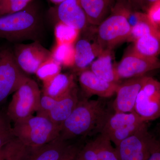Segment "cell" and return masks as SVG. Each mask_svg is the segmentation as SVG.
Here are the masks:
<instances>
[{"mask_svg":"<svg viewBox=\"0 0 160 160\" xmlns=\"http://www.w3.org/2000/svg\"><path fill=\"white\" fill-rule=\"evenodd\" d=\"M29 5L22 11L0 16V38L12 42H39L42 22L37 11Z\"/></svg>","mask_w":160,"mask_h":160,"instance_id":"2","label":"cell"},{"mask_svg":"<svg viewBox=\"0 0 160 160\" xmlns=\"http://www.w3.org/2000/svg\"><path fill=\"white\" fill-rule=\"evenodd\" d=\"M97 154V145L94 138L81 147L77 160H98Z\"/></svg>","mask_w":160,"mask_h":160,"instance_id":"29","label":"cell"},{"mask_svg":"<svg viewBox=\"0 0 160 160\" xmlns=\"http://www.w3.org/2000/svg\"><path fill=\"white\" fill-rule=\"evenodd\" d=\"M159 0H129L128 3L132 9L146 12L150 6Z\"/></svg>","mask_w":160,"mask_h":160,"instance_id":"34","label":"cell"},{"mask_svg":"<svg viewBox=\"0 0 160 160\" xmlns=\"http://www.w3.org/2000/svg\"><path fill=\"white\" fill-rule=\"evenodd\" d=\"M131 31L122 5L116 2L110 14L97 26L95 41L104 51L112 50L115 47L127 41Z\"/></svg>","mask_w":160,"mask_h":160,"instance_id":"4","label":"cell"},{"mask_svg":"<svg viewBox=\"0 0 160 160\" xmlns=\"http://www.w3.org/2000/svg\"><path fill=\"white\" fill-rule=\"evenodd\" d=\"M79 99L78 89L76 85L67 94L57 100L54 106L45 116L61 126L71 114Z\"/></svg>","mask_w":160,"mask_h":160,"instance_id":"16","label":"cell"},{"mask_svg":"<svg viewBox=\"0 0 160 160\" xmlns=\"http://www.w3.org/2000/svg\"><path fill=\"white\" fill-rule=\"evenodd\" d=\"M160 69V59L158 58L144 57L132 50L120 62L115 64L116 73L120 82L148 75L151 72Z\"/></svg>","mask_w":160,"mask_h":160,"instance_id":"10","label":"cell"},{"mask_svg":"<svg viewBox=\"0 0 160 160\" xmlns=\"http://www.w3.org/2000/svg\"><path fill=\"white\" fill-rule=\"evenodd\" d=\"M52 3L56 4V5H59L60 3L63 2H65L67 0H50Z\"/></svg>","mask_w":160,"mask_h":160,"instance_id":"36","label":"cell"},{"mask_svg":"<svg viewBox=\"0 0 160 160\" xmlns=\"http://www.w3.org/2000/svg\"><path fill=\"white\" fill-rule=\"evenodd\" d=\"M79 82L85 98L89 99L94 95L102 98L111 97L115 94L119 84L106 82L88 69L80 72Z\"/></svg>","mask_w":160,"mask_h":160,"instance_id":"13","label":"cell"},{"mask_svg":"<svg viewBox=\"0 0 160 160\" xmlns=\"http://www.w3.org/2000/svg\"><path fill=\"white\" fill-rule=\"evenodd\" d=\"M146 125L135 111L114 112L106 120L100 133L108 138L116 146Z\"/></svg>","mask_w":160,"mask_h":160,"instance_id":"7","label":"cell"},{"mask_svg":"<svg viewBox=\"0 0 160 160\" xmlns=\"http://www.w3.org/2000/svg\"><path fill=\"white\" fill-rule=\"evenodd\" d=\"M83 9L91 17L104 18L111 13L116 0H81Z\"/></svg>","mask_w":160,"mask_h":160,"instance_id":"21","label":"cell"},{"mask_svg":"<svg viewBox=\"0 0 160 160\" xmlns=\"http://www.w3.org/2000/svg\"><path fill=\"white\" fill-rule=\"evenodd\" d=\"M129 0H116V2H126L128 3Z\"/></svg>","mask_w":160,"mask_h":160,"instance_id":"38","label":"cell"},{"mask_svg":"<svg viewBox=\"0 0 160 160\" xmlns=\"http://www.w3.org/2000/svg\"><path fill=\"white\" fill-rule=\"evenodd\" d=\"M51 52L52 58L62 66L73 67L74 66V44H56Z\"/></svg>","mask_w":160,"mask_h":160,"instance_id":"22","label":"cell"},{"mask_svg":"<svg viewBox=\"0 0 160 160\" xmlns=\"http://www.w3.org/2000/svg\"><path fill=\"white\" fill-rule=\"evenodd\" d=\"M134 111L145 122L160 118V81L146 77L137 98Z\"/></svg>","mask_w":160,"mask_h":160,"instance_id":"8","label":"cell"},{"mask_svg":"<svg viewBox=\"0 0 160 160\" xmlns=\"http://www.w3.org/2000/svg\"><path fill=\"white\" fill-rule=\"evenodd\" d=\"M147 125L115 146L119 160H147L158 143Z\"/></svg>","mask_w":160,"mask_h":160,"instance_id":"6","label":"cell"},{"mask_svg":"<svg viewBox=\"0 0 160 160\" xmlns=\"http://www.w3.org/2000/svg\"><path fill=\"white\" fill-rule=\"evenodd\" d=\"M159 127H158V129H159V133H160V123H159Z\"/></svg>","mask_w":160,"mask_h":160,"instance_id":"39","label":"cell"},{"mask_svg":"<svg viewBox=\"0 0 160 160\" xmlns=\"http://www.w3.org/2000/svg\"><path fill=\"white\" fill-rule=\"evenodd\" d=\"M133 52L147 58H156L160 54V32L149 33L134 42Z\"/></svg>","mask_w":160,"mask_h":160,"instance_id":"20","label":"cell"},{"mask_svg":"<svg viewBox=\"0 0 160 160\" xmlns=\"http://www.w3.org/2000/svg\"><path fill=\"white\" fill-rule=\"evenodd\" d=\"M78 143L68 145L58 160H77L81 148Z\"/></svg>","mask_w":160,"mask_h":160,"instance_id":"33","label":"cell"},{"mask_svg":"<svg viewBox=\"0 0 160 160\" xmlns=\"http://www.w3.org/2000/svg\"><path fill=\"white\" fill-rule=\"evenodd\" d=\"M58 22H62L81 31L89 25L80 0H67L58 5L54 10Z\"/></svg>","mask_w":160,"mask_h":160,"instance_id":"14","label":"cell"},{"mask_svg":"<svg viewBox=\"0 0 160 160\" xmlns=\"http://www.w3.org/2000/svg\"><path fill=\"white\" fill-rule=\"evenodd\" d=\"M62 66L52 57L43 63L35 74L42 82L52 78L61 72Z\"/></svg>","mask_w":160,"mask_h":160,"instance_id":"27","label":"cell"},{"mask_svg":"<svg viewBox=\"0 0 160 160\" xmlns=\"http://www.w3.org/2000/svg\"><path fill=\"white\" fill-rule=\"evenodd\" d=\"M105 98L79 99L76 107L61 125L60 137L67 141L81 137L97 135L112 113Z\"/></svg>","mask_w":160,"mask_h":160,"instance_id":"1","label":"cell"},{"mask_svg":"<svg viewBox=\"0 0 160 160\" xmlns=\"http://www.w3.org/2000/svg\"><path fill=\"white\" fill-rule=\"evenodd\" d=\"M61 126L45 116L32 115L14 123L15 137L30 150L50 142L60 136Z\"/></svg>","mask_w":160,"mask_h":160,"instance_id":"3","label":"cell"},{"mask_svg":"<svg viewBox=\"0 0 160 160\" xmlns=\"http://www.w3.org/2000/svg\"><path fill=\"white\" fill-rule=\"evenodd\" d=\"M80 31L62 22H57L54 28L57 44H73L77 41Z\"/></svg>","mask_w":160,"mask_h":160,"instance_id":"23","label":"cell"},{"mask_svg":"<svg viewBox=\"0 0 160 160\" xmlns=\"http://www.w3.org/2000/svg\"><path fill=\"white\" fill-rule=\"evenodd\" d=\"M28 77L20 68L14 53L9 49L0 51V104L15 92Z\"/></svg>","mask_w":160,"mask_h":160,"instance_id":"9","label":"cell"},{"mask_svg":"<svg viewBox=\"0 0 160 160\" xmlns=\"http://www.w3.org/2000/svg\"><path fill=\"white\" fill-rule=\"evenodd\" d=\"M13 52L19 66L27 73L35 74L41 65L52 57L51 51L42 46L39 41L17 44Z\"/></svg>","mask_w":160,"mask_h":160,"instance_id":"11","label":"cell"},{"mask_svg":"<svg viewBox=\"0 0 160 160\" xmlns=\"http://www.w3.org/2000/svg\"><path fill=\"white\" fill-rule=\"evenodd\" d=\"M11 122L6 112L0 110V150L16 138Z\"/></svg>","mask_w":160,"mask_h":160,"instance_id":"26","label":"cell"},{"mask_svg":"<svg viewBox=\"0 0 160 160\" xmlns=\"http://www.w3.org/2000/svg\"><path fill=\"white\" fill-rule=\"evenodd\" d=\"M95 139L97 145L98 160H119L115 147L108 138L99 133Z\"/></svg>","mask_w":160,"mask_h":160,"instance_id":"24","label":"cell"},{"mask_svg":"<svg viewBox=\"0 0 160 160\" xmlns=\"http://www.w3.org/2000/svg\"><path fill=\"white\" fill-rule=\"evenodd\" d=\"M146 13L150 22L159 29L160 27V0L152 4Z\"/></svg>","mask_w":160,"mask_h":160,"instance_id":"32","label":"cell"},{"mask_svg":"<svg viewBox=\"0 0 160 160\" xmlns=\"http://www.w3.org/2000/svg\"><path fill=\"white\" fill-rule=\"evenodd\" d=\"M147 160H160V139L157 145Z\"/></svg>","mask_w":160,"mask_h":160,"instance_id":"35","label":"cell"},{"mask_svg":"<svg viewBox=\"0 0 160 160\" xmlns=\"http://www.w3.org/2000/svg\"><path fill=\"white\" fill-rule=\"evenodd\" d=\"M68 145L59 136L44 146L30 150L25 160H58Z\"/></svg>","mask_w":160,"mask_h":160,"instance_id":"19","label":"cell"},{"mask_svg":"<svg viewBox=\"0 0 160 160\" xmlns=\"http://www.w3.org/2000/svg\"><path fill=\"white\" fill-rule=\"evenodd\" d=\"M147 76L128 79L119 83L116 96L112 104L114 112L134 111L137 98Z\"/></svg>","mask_w":160,"mask_h":160,"instance_id":"12","label":"cell"},{"mask_svg":"<svg viewBox=\"0 0 160 160\" xmlns=\"http://www.w3.org/2000/svg\"><path fill=\"white\" fill-rule=\"evenodd\" d=\"M57 100L46 95H42L37 115L46 116L54 106Z\"/></svg>","mask_w":160,"mask_h":160,"instance_id":"31","label":"cell"},{"mask_svg":"<svg viewBox=\"0 0 160 160\" xmlns=\"http://www.w3.org/2000/svg\"><path fill=\"white\" fill-rule=\"evenodd\" d=\"M41 96L37 83L26 78L15 92L6 111L12 122H17L33 115L38 109Z\"/></svg>","mask_w":160,"mask_h":160,"instance_id":"5","label":"cell"},{"mask_svg":"<svg viewBox=\"0 0 160 160\" xmlns=\"http://www.w3.org/2000/svg\"><path fill=\"white\" fill-rule=\"evenodd\" d=\"M32 0H0V16L23 10Z\"/></svg>","mask_w":160,"mask_h":160,"instance_id":"28","label":"cell"},{"mask_svg":"<svg viewBox=\"0 0 160 160\" xmlns=\"http://www.w3.org/2000/svg\"><path fill=\"white\" fill-rule=\"evenodd\" d=\"M2 149L0 150V160H4V155H3Z\"/></svg>","mask_w":160,"mask_h":160,"instance_id":"37","label":"cell"},{"mask_svg":"<svg viewBox=\"0 0 160 160\" xmlns=\"http://www.w3.org/2000/svg\"><path fill=\"white\" fill-rule=\"evenodd\" d=\"M4 160H25L26 154L22 149L17 146H10L4 149Z\"/></svg>","mask_w":160,"mask_h":160,"instance_id":"30","label":"cell"},{"mask_svg":"<svg viewBox=\"0 0 160 160\" xmlns=\"http://www.w3.org/2000/svg\"><path fill=\"white\" fill-rule=\"evenodd\" d=\"M112 50H104L91 63L90 70L96 75L106 82L119 84L112 62Z\"/></svg>","mask_w":160,"mask_h":160,"instance_id":"18","label":"cell"},{"mask_svg":"<svg viewBox=\"0 0 160 160\" xmlns=\"http://www.w3.org/2000/svg\"><path fill=\"white\" fill-rule=\"evenodd\" d=\"M158 32H160V30L150 22L147 15L139 22L132 27L130 34L126 41L134 42L136 40L145 35Z\"/></svg>","mask_w":160,"mask_h":160,"instance_id":"25","label":"cell"},{"mask_svg":"<svg viewBox=\"0 0 160 160\" xmlns=\"http://www.w3.org/2000/svg\"><path fill=\"white\" fill-rule=\"evenodd\" d=\"M74 47L75 62L72 68L79 73L87 69L103 51L95 41L91 42L85 38L77 40L75 43Z\"/></svg>","mask_w":160,"mask_h":160,"instance_id":"15","label":"cell"},{"mask_svg":"<svg viewBox=\"0 0 160 160\" xmlns=\"http://www.w3.org/2000/svg\"><path fill=\"white\" fill-rule=\"evenodd\" d=\"M43 84V94L56 99L67 94L76 85L73 75L61 72Z\"/></svg>","mask_w":160,"mask_h":160,"instance_id":"17","label":"cell"}]
</instances>
